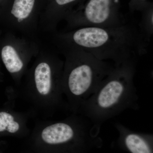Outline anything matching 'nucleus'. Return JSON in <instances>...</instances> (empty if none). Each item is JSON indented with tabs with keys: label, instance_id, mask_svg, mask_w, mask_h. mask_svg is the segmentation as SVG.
Masks as SVG:
<instances>
[{
	"label": "nucleus",
	"instance_id": "nucleus-8",
	"mask_svg": "<svg viewBox=\"0 0 153 153\" xmlns=\"http://www.w3.org/2000/svg\"><path fill=\"white\" fill-rule=\"evenodd\" d=\"M28 113L16 111H0V133L22 138L30 134L27 123Z\"/></svg>",
	"mask_w": 153,
	"mask_h": 153
},
{
	"label": "nucleus",
	"instance_id": "nucleus-3",
	"mask_svg": "<svg viewBox=\"0 0 153 153\" xmlns=\"http://www.w3.org/2000/svg\"><path fill=\"white\" fill-rule=\"evenodd\" d=\"M100 128L81 114L36 124L28 140L34 153H85L98 140Z\"/></svg>",
	"mask_w": 153,
	"mask_h": 153
},
{
	"label": "nucleus",
	"instance_id": "nucleus-11",
	"mask_svg": "<svg viewBox=\"0 0 153 153\" xmlns=\"http://www.w3.org/2000/svg\"><path fill=\"white\" fill-rule=\"evenodd\" d=\"M1 58L7 71L14 76H19L25 65L15 48L10 45L3 47Z\"/></svg>",
	"mask_w": 153,
	"mask_h": 153
},
{
	"label": "nucleus",
	"instance_id": "nucleus-13",
	"mask_svg": "<svg viewBox=\"0 0 153 153\" xmlns=\"http://www.w3.org/2000/svg\"><path fill=\"white\" fill-rule=\"evenodd\" d=\"M152 3V0H130L129 9L132 13L136 11L142 12Z\"/></svg>",
	"mask_w": 153,
	"mask_h": 153
},
{
	"label": "nucleus",
	"instance_id": "nucleus-1",
	"mask_svg": "<svg viewBox=\"0 0 153 153\" xmlns=\"http://www.w3.org/2000/svg\"><path fill=\"white\" fill-rule=\"evenodd\" d=\"M62 38L68 47L82 49L114 65L137 61L146 53L149 44L138 27L126 22L113 27H82Z\"/></svg>",
	"mask_w": 153,
	"mask_h": 153
},
{
	"label": "nucleus",
	"instance_id": "nucleus-4",
	"mask_svg": "<svg viewBox=\"0 0 153 153\" xmlns=\"http://www.w3.org/2000/svg\"><path fill=\"white\" fill-rule=\"evenodd\" d=\"M68 48L63 66L62 90L66 106L73 114H78L81 105L110 73L114 65L82 49Z\"/></svg>",
	"mask_w": 153,
	"mask_h": 153
},
{
	"label": "nucleus",
	"instance_id": "nucleus-10",
	"mask_svg": "<svg viewBox=\"0 0 153 153\" xmlns=\"http://www.w3.org/2000/svg\"><path fill=\"white\" fill-rule=\"evenodd\" d=\"M87 0H49L46 14L56 20L66 18L72 10Z\"/></svg>",
	"mask_w": 153,
	"mask_h": 153
},
{
	"label": "nucleus",
	"instance_id": "nucleus-15",
	"mask_svg": "<svg viewBox=\"0 0 153 153\" xmlns=\"http://www.w3.org/2000/svg\"><path fill=\"white\" fill-rule=\"evenodd\" d=\"M1 1H2V0H0V2H1Z\"/></svg>",
	"mask_w": 153,
	"mask_h": 153
},
{
	"label": "nucleus",
	"instance_id": "nucleus-7",
	"mask_svg": "<svg viewBox=\"0 0 153 153\" xmlns=\"http://www.w3.org/2000/svg\"><path fill=\"white\" fill-rule=\"evenodd\" d=\"M120 140L131 153H153L152 136L133 131L119 123L115 124Z\"/></svg>",
	"mask_w": 153,
	"mask_h": 153
},
{
	"label": "nucleus",
	"instance_id": "nucleus-2",
	"mask_svg": "<svg viewBox=\"0 0 153 153\" xmlns=\"http://www.w3.org/2000/svg\"><path fill=\"white\" fill-rule=\"evenodd\" d=\"M137 61L114 64L110 73L84 102L78 114L100 128L103 123L126 110L137 108L138 96L134 82Z\"/></svg>",
	"mask_w": 153,
	"mask_h": 153
},
{
	"label": "nucleus",
	"instance_id": "nucleus-12",
	"mask_svg": "<svg viewBox=\"0 0 153 153\" xmlns=\"http://www.w3.org/2000/svg\"><path fill=\"white\" fill-rule=\"evenodd\" d=\"M141 12L138 27L145 40L149 44L153 34V3Z\"/></svg>",
	"mask_w": 153,
	"mask_h": 153
},
{
	"label": "nucleus",
	"instance_id": "nucleus-5",
	"mask_svg": "<svg viewBox=\"0 0 153 153\" xmlns=\"http://www.w3.org/2000/svg\"><path fill=\"white\" fill-rule=\"evenodd\" d=\"M63 69L61 61H41L31 71L21 95L31 113L49 117L66 106L62 87Z\"/></svg>",
	"mask_w": 153,
	"mask_h": 153
},
{
	"label": "nucleus",
	"instance_id": "nucleus-16",
	"mask_svg": "<svg viewBox=\"0 0 153 153\" xmlns=\"http://www.w3.org/2000/svg\"><path fill=\"white\" fill-rule=\"evenodd\" d=\"M0 153H1V152H0Z\"/></svg>",
	"mask_w": 153,
	"mask_h": 153
},
{
	"label": "nucleus",
	"instance_id": "nucleus-6",
	"mask_svg": "<svg viewBox=\"0 0 153 153\" xmlns=\"http://www.w3.org/2000/svg\"><path fill=\"white\" fill-rule=\"evenodd\" d=\"M120 8V0H87L65 18L76 27L119 26L126 23Z\"/></svg>",
	"mask_w": 153,
	"mask_h": 153
},
{
	"label": "nucleus",
	"instance_id": "nucleus-14",
	"mask_svg": "<svg viewBox=\"0 0 153 153\" xmlns=\"http://www.w3.org/2000/svg\"><path fill=\"white\" fill-rule=\"evenodd\" d=\"M25 153H34L33 152H31L30 150L27 151V152H25Z\"/></svg>",
	"mask_w": 153,
	"mask_h": 153
},
{
	"label": "nucleus",
	"instance_id": "nucleus-9",
	"mask_svg": "<svg viewBox=\"0 0 153 153\" xmlns=\"http://www.w3.org/2000/svg\"><path fill=\"white\" fill-rule=\"evenodd\" d=\"M44 0H7L10 16L19 23L27 20L38 12Z\"/></svg>",
	"mask_w": 153,
	"mask_h": 153
}]
</instances>
